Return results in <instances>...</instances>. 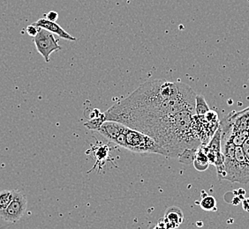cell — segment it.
I'll list each match as a JSON object with an SVG mask.
<instances>
[{"instance_id": "cell-1", "label": "cell", "mask_w": 249, "mask_h": 229, "mask_svg": "<svg viewBox=\"0 0 249 229\" xmlns=\"http://www.w3.org/2000/svg\"><path fill=\"white\" fill-rule=\"evenodd\" d=\"M196 94L185 83L155 80L145 82L106 111L112 120L147 134L175 157L191 140Z\"/></svg>"}, {"instance_id": "cell-2", "label": "cell", "mask_w": 249, "mask_h": 229, "mask_svg": "<svg viewBox=\"0 0 249 229\" xmlns=\"http://www.w3.org/2000/svg\"><path fill=\"white\" fill-rule=\"evenodd\" d=\"M96 131L110 142L133 153L164 155L163 149L152 138L119 122L106 120Z\"/></svg>"}, {"instance_id": "cell-3", "label": "cell", "mask_w": 249, "mask_h": 229, "mask_svg": "<svg viewBox=\"0 0 249 229\" xmlns=\"http://www.w3.org/2000/svg\"><path fill=\"white\" fill-rule=\"evenodd\" d=\"M221 147L225 161L223 171L217 174L219 180L249 183V160L242 147H236L229 140L221 139Z\"/></svg>"}, {"instance_id": "cell-4", "label": "cell", "mask_w": 249, "mask_h": 229, "mask_svg": "<svg viewBox=\"0 0 249 229\" xmlns=\"http://www.w3.org/2000/svg\"><path fill=\"white\" fill-rule=\"evenodd\" d=\"M33 43L39 54L43 57L44 61L50 62L51 54L60 50L62 47L58 44V41L54 37L53 33L45 29L39 28L37 34L33 37Z\"/></svg>"}, {"instance_id": "cell-5", "label": "cell", "mask_w": 249, "mask_h": 229, "mask_svg": "<svg viewBox=\"0 0 249 229\" xmlns=\"http://www.w3.org/2000/svg\"><path fill=\"white\" fill-rule=\"evenodd\" d=\"M27 206L28 200L26 195L20 191L15 190L12 201L8 207L5 209L4 213L0 216V219L15 224L24 215L25 212L27 210Z\"/></svg>"}, {"instance_id": "cell-6", "label": "cell", "mask_w": 249, "mask_h": 229, "mask_svg": "<svg viewBox=\"0 0 249 229\" xmlns=\"http://www.w3.org/2000/svg\"><path fill=\"white\" fill-rule=\"evenodd\" d=\"M33 24L36 26V27H38V28L45 29L51 33H55L61 38L66 39L68 41H72V42L76 41L75 37H73L70 33H67V31L64 30L58 23H56L55 21H50L46 18L39 19L37 21H36Z\"/></svg>"}, {"instance_id": "cell-7", "label": "cell", "mask_w": 249, "mask_h": 229, "mask_svg": "<svg viewBox=\"0 0 249 229\" xmlns=\"http://www.w3.org/2000/svg\"><path fill=\"white\" fill-rule=\"evenodd\" d=\"M193 163L198 171H204L209 167L210 162H209V158L207 156L203 144H201V146L197 149Z\"/></svg>"}, {"instance_id": "cell-8", "label": "cell", "mask_w": 249, "mask_h": 229, "mask_svg": "<svg viewBox=\"0 0 249 229\" xmlns=\"http://www.w3.org/2000/svg\"><path fill=\"white\" fill-rule=\"evenodd\" d=\"M94 114H92L90 120L85 124L87 128L89 130L97 131L103 123L106 121V114L105 113H101L98 110H94Z\"/></svg>"}, {"instance_id": "cell-9", "label": "cell", "mask_w": 249, "mask_h": 229, "mask_svg": "<svg viewBox=\"0 0 249 229\" xmlns=\"http://www.w3.org/2000/svg\"><path fill=\"white\" fill-rule=\"evenodd\" d=\"M14 196V191L5 190L0 191V216L4 213L5 209L8 207Z\"/></svg>"}, {"instance_id": "cell-10", "label": "cell", "mask_w": 249, "mask_h": 229, "mask_svg": "<svg viewBox=\"0 0 249 229\" xmlns=\"http://www.w3.org/2000/svg\"><path fill=\"white\" fill-rule=\"evenodd\" d=\"M173 210L172 211V208L170 210H168V213H166V215H165V218L167 220L168 223L172 224V226H174V227H178L180 223H182V213L179 210H178V212H174L175 207H173Z\"/></svg>"}, {"instance_id": "cell-11", "label": "cell", "mask_w": 249, "mask_h": 229, "mask_svg": "<svg viewBox=\"0 0 249 229\" xmlns=\"http://www.w3.org/2000/svg\"><path fill=\"white\" fill-rule=\"evenodd\" d=\"M210 110H211L207 104L205 98L201 95H197L196 98V114L198 115H204Z\"/></svg>"}, {"instance_id": "cell-12", "label": "cell", "mask_w": 249, "mask_h": 229, "mask_svg": "<svg viewBox=\"0 0 249 229\" xmlns=\"http://www.w3.org/2000/svg\"><path fill=\"white\" fill-rule=\"evenodd\" d=\"M200 206L202 210L207 212H212L216 210V201L215 197L212 196H202L201 201L200 202Z\"/></svg>"}, {"instance_id": "cell-13", "label": "cell", "mask_w": 249, "mask_h": 229, "mask_svg": "<svg viewBox=\"0 0 249 229\" xmlns=\"http://www.w3.org/2000/svg\"><path fill=\"white\" fill-rule=\"evenodd\" d=\"M97 149V152L96 151V161L97 163H102L101 162H105L106 161V158L108 156V153H109V149L107 146H104V147H96Z\"/></svg>"}, {"instance_id": "cell-14", "label": "cell", "mask_w": 249, "mask_h": 229, "mask_svg": "<svg viewBox=\"0 0 249 229\" xmlns=\"http://www.w3.org/2000/svg\"><path fill=\"white\" fill-rule=\"evenodd\" d=\"M26 31H27V33L30 36H32V37H35L37 33H38L39 28L38 27H36V26H35V25H29L27 27V29H26Z\"/></svg>"}, {"instance_id": "cell-15", "label": "cell", "mask_w": 249, "mask_h": 229, "mask_svg": "<svg viewBox=\"0 0 249 229\" xmlns=\"http://www.w3.org/2000/svg\"><path fill=\"white\" fill-rule=\"evenodd\" d=\"M46 19L50 20V21H57V19H58V14L55 11H51L49 12L48 14H46Z\"/></svg>"}, {"instance_id": "cell-16", "label": "cell", "mask_w": 249, "mask_h": 229, "mask_svg": "<svg viewBox=\"0 0 249 229\" xmlns=\"http://www.w3.org/2000/svg\"><path fill=\"white\" fill-rule=\"evenodd\" d=\"M243 208H244L245 211L249 212V197L243 201Z\"/></svg>"}]
</instances>
